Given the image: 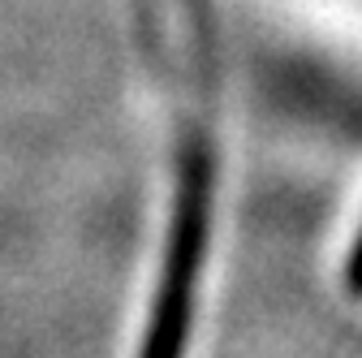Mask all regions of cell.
I'll list each match as a JSON object with an SVG mask.
<instances>
[{"label":"cell","instance_id":"1","mask_svg":"<svg viewBox=\"0 0 362 358\" xmlns=\"http://www.w3.org/2000/svg\"><path fill=\"white\" fill-rule=\"evenodd\" d=\"M207 220H211V168H207V156L194 147L186 156V173H181L164 272L151 298L139 358H186L190 328H194V302H199V277L207 259Z\"/></svg>","mask_w":362,"mask_h":358},{"label":"cell","instance_id":"2","mask_svg":"<svg viewBox=\"0 0 362 358\" xmlns=\"http://www.w3.org/2000/svg\"><path fill=\"white\" fill-rule=\"evenodd\" d=\"M345 289L354 298H362V229H358V242L349 250V263H345Z\"/></svg>","mask_w":362,"mask_h":358}]
</instances>
